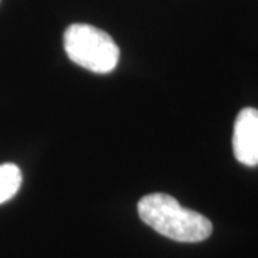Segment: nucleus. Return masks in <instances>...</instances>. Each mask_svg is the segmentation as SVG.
<instances>
[{"mask_svg": "<svg viewBox=\"0 0 258 258\" xmlns=\"http://www.w3.org/2000/svg\"><path fill=\"white\" fill-rule=\"evenodd\" d=\"M138 214L151 228L178 242H200L212 234V224L207 217L181 207L174 197L166 194H151L141 198Z\"/></svg>", "mask_w": 258, "mask_h": 258, "instance_id": "f257e3e1", "label": "nucleus"}, {"mask_svg": "<svg viewBox=\"0 0 258 258\" xmlns=\"http://www.w3.org/2000/svg\"><path fill=\"white\" fill-rule=\"evenodd\" d=\"M63 46L72 62L95 74H109L119 62V47L111 35L91 25H71Z\"/></svg>", "mask_w": 258, "mask_h": 258, "instance_id": "f03ea898", "label": "nucleus"}, {"mask_svg": "<svg viewBox=\"0 0 258 258\" xmlns=\"http://www.w3.org/2000/svg\"><path fill=\"white\" fill-rule=\"evenodd\" d=\"M232 149L235 159L245 166L258 165V109L244 108L234 122Z\"/></svg>", "mask_w": 258, "mask_h": 258, "instance_id": "7ed1b4c3", "label": "nucleus"}, {"mask_svg": "<svg viewBox=\"0 0 258 258\" xmlns=\"http://www.w3.org/2000/svg\"><path fill=\"white\" fill-rule=\"evenodd\" d=\"M22 185V172L15 164L0 165V204L9 201Z\"/></svg>", "mask_w": 258, "mask_h": 258, "instance_id": "20e7f679", "label": "nucleus"}]
</instances>
